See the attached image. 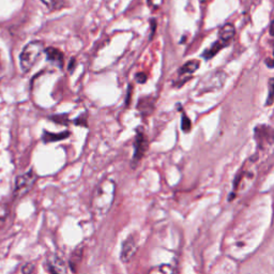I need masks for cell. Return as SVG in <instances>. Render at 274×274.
Returning <instances> with one entry per match:
<instances>
[{
    "label": "cell",
    "instance_id": "obj_19",
    "mask_svg": "<svg viewBox=\"0 0 274 274\" xmlns=\"http://www.w3.org/2000/svg\"><path fill=\"white\" fill-rule=\"evenodd\" d=\"M50 119H53L54 121L58 122V123H63V125H65L68 120H66V117L65 115H61V116H54V117H50Z\"/></svg>",
    "mask_w": 274,
    "mask_h": 274
},
{
    "label": "cell",
    "instance_id": "obj_6",
    "mask_svg": "<svg viewBox=\"0 0 274 274\" xmlns=\"http://www.w3.org/2000/svg\"><path fill=\"white\" fill-rule=\"evenodd\" d=\"M255 178V172H252V166L249 165V167H246V165L242 167L240 173L237 175V177L234 181V191L238 192L241 190H247L250 187L249 182H252Z\"/></svg>",
    "mask_w": 274,
    "mask_h": 274
},
{
    "label": "cell",
    "instance_id": "obj_12",
    "mask_svg": "<svg viewBox=\"0 0 274 274\" xmlns=\"http://www.w3.org/2000/svg\"><path fill=\"white\" fill-rule=\"evenodd\" d=\"M70 136V132L69 131H65L63 132L60 134H55V133H49V132H46L44 131L43 135H42V141L44 143H55V142H58V141H63V139H65L66 137Z\"/></svg>",
    "mask_w": 274,
    "mask_h": 274
},
{
    "label": "cell",
    "instance_id": "obj_8",
    "mask_svg": "<svg viewBox=\"0 0 274 274\" xmlns=\"http://www.w3.org/2000/svg\"><path fill=\"white\" fill-rule=\"evenodd\" d=\"M137 242L133 236H129L127 239L122 242L121 253H120V260L123 263L130 262L137 252Z\"/></svg>",
    "mask_w": 274,
    "mask_h": 274
},
{
    "label": "cell",
    "instance_id": "obj_10",
    "mask_svg": "<svg viewBox=\"0 0 274 274\" xmlns=\"http://www.w3.org/2000/svg\"><path fill=\"white\" fill-rule=\"evenodd\" d=\"M44 53L46 55V59H48L49 63L58 66L59 69L64 68V53L60 49L56 48H48L44 49Z\"/></svg>",
    "mask_w": 274,
    "mask_h": 274
},
{
    "label": "cell",
    "instance_id": "obj_4",
    "mask_svg": "<svg viewBox=\"0 0 274 274\" xmlns=\"http://www.w3.org/2000/svg\"><path fill=\"white\" fill-rule=\"evenodd\" d=\"M38 177L32 169L23 175L18 176L15 180V188H14V197L20 198L29 193L37 181Z\"/></svg>",
    "mask_w": 274,
    "mask_h": 274
},
{
    "label": "cell",
    "instance_id": "obj_3",
    "mask_svg": "<svg viewBox=\"0 0 274 274\" xmlns=\"http://www.w3.org/2000/svg\"><path fill=\"white\" fill-rule=\"evenodd\" d=\"M236 34V28L232 24H225L223 27L220 29L219 32V38L218 41L214 44L211 45V48L205 50L201 57L205 59H211L219 53L221 49L225 48L226 46H228L230 42L234 39Z\"/></svg>",
    "mask_w": 274,
    "mask_h": 274
},
{
    "label": "cell",
    "instance_id": "obj_14",
    "mask_svg": "<svg viewBox=\"0 0 274 274\" xmlns=\"http://www.w3.org/2000/svg\"><path fill=\"white\" fill-rule=\"evenodd\" d=\"M148 274H175V270L170 265H160L152 268Z\"/></svg>",
    "mask_w": 274,
    "mask_h": 274
},
{
    "label": "cell",
    "instance_id": "obj_2",
    "mask_svg": "<svg viewBox=\"0 0 274 274\" xmlns=\"http://www.w3.org/2000/svg\"><path fill=\"white\" fill-rule=\"evenodd\" d=\"M44 44L41 41H32L25 46L19 56L20 69L24 73L32 70L44 53Z\"/></svg>",
    "mask_w": 274,
    "mask_h": 274
},
{
    "label": "cell",
    "instance_id": "obj_13",
    "mask_svg": "<svg viewBox=\"0 0 274 274\" xmlns=\"http://www.w3.org/2000/svg\"><path fill=\"white\" fill-rule=\"evenodd\" d=\"M81 258H82V249L81 247H76L75 251L72 253L71 258L69 260V266H70L72 272H74V273L76 272V268L77 266H79Z\"/></svg>",
    "mask_w": 274,
    "mask_h": 274
},
{
    "label": "cell",
    "instance_id": "obj_7",
    "mask_svg": "<svg viewBox=\"0 0 274 274\" xmlns=\"http://www.w3.org/2000/svg\"><path fill=\"white\" fill-rule=\"evenodd\" d=\"M225 79L226 75L224 72H216V73L208 76L203 81V82H201V86H203L201 90L205 92L219 90L224 86Z\"/></svg>",
    "mask_w": 274,
    "mask_h": 274
},
{
    "label": "cell",
    "instance_id": "obj_9",
    "mask_svg": "<svg viewBox=\"0 0 274 274\" xmlns=\"http://www.w3.org/2000/svg\"><path fill=\"white\" fill-rule=\"evenodd\" d=\"M45 267L49 274H66L65 262L57 255L48 256L45 262Z\"/></svg>",
    "mask_w": 274,
    "mask_h": 274
},
{
    "label": "cell",
    "instance_id": "obj_20",
    "mask_svg": "<svg viewBox=\"0 0 274 274\" xmlns=\"http://www.w3.org/2000/svg\"><path fill=\"white\" fill-rule=\"evenodd\" d=\"M136 81L139 82V84H144V82H146V81H147V75L145 74V73H138L137 75H136Z\"/></svg>",
    "mask_w": 274,
    "mask_h": 274
},
{
    "label": "cell",
    "instance_id": "obj_22",
    "mask_svg": "<svg viewBox=\"0 0 274 274\" xmlns=\"http://www.w3.org/2000/svg\"><path fill=\"white\" fill-rule=\"evenodd\" d=\"M266 63H268V66L269 68H272L273 66V60H272V58H268V59H266Z\"/></svg>",
    "mask_w": 274,
    "mask_h": 274
},
{
    "label": "cell",
    "instance_id": "obj_21",
    "mask_svg": "<svg viewBox=\"0 0 274 274\" xmlns=\"http://www.w3.org/2000/svg\"><path fill=\"white\" fill-rule=\"evenodd\" d=\"M74 66H75V59L72 58V59H71V63H70V65H69V71H70V72H73Z\"/></svg>",
    "mask_w": 274,
    "mask_h": 274
},
{
    "label": "cell",
    "instance_id": "obj_11",
    "mask_svg": "<svg viewBox=\"0 0 274 274\" xmlns=\"http://www.w3.org/2000/svg\"><path fill=\"white\" fill-rule=\"evenodd\" d=\"M199 61L198 60H190L188 63H185L178 71L179 76L193 74L194 72L199 68Z\"/></svg>",
    "mask_w": 274,
    "mask_h": 274
},
{
    "label": "cell",
    "instance_id": "obj_15",
    "mask_svg": "<svg viewBox=\"0 0 274 274\" xmlns=\"http://www.w3.org/2000/svg\"><path fill=\"white\" fill-rule=\"evenodd\" d=\"M46 7H48L51 11H56V10H60L64 7L65 0H41Z\"/></svg>",
    "mask_w": 274,
    "mask_h": 274
},
{
    "label": "cell",
    "instance_id": "obj_5",
    "mask_svg": "<svg viewBox=\"0 0 274 274\" xmlns=\"http://www.w3.org/2000/svg\"><path fill=\"white\" fill-rule=\"evenodd\" d=\"M135 142H134V156L132 160V166L135 168L138 163L142 161V159L145 157L148 150V139L145 135V133L142 131V129L136 130Z\"/></svg>",
    "mask_w": 274,
    "mask_h": 274
},
{
    "label": "cell",
    "instance_id": "obj_16",
    "mask_svg": "<svg viewBox=\"0 0 274 274\" xmlns=\"http://www.w3.org/2000/svg\"><path fill=\"white\" fill-rule=\"evenodd\" d=\"M35 270V266L33 263H26L25 266L22 268V273L23 274H33Z\"/></svg>",
    "mask_w": 274,
    "mask_h": 274
},
{
    "label": "cell",
    "instance_id": "obj_18",
    "mask_svg": "<svg viewBox=\"0 0 274 274\" xmlns=\"http://www.w3.org/2000/svg\"><path fill=\"white\" fill-rule=\"evenodd\" d=\"M273 80L270 79L269 81V97H268V102L266 103V105H271L273 102V97H272V94H273Z\"/></svg>",
    "mask_w": 274,
    "mask_h": 274
},
{
    "label": "cell",
    "instance_id": "obj_1",
    "mask_svg": "<svg viewBox=\"0 0 274 274\" xmlns=\"http://www.w3.org/2000/svg\"><path fill=\"white\" fill-rule=\"evenodd\" d=\"M116 183L112 179H104L97 184L91 196L90 208L96 219H102L111 211L115 201Z\"/></svg>",
    "mask_w": 274,
    "mask_h": 274
},
{
    "label": "cell",
    "instance_id": "obj_17",
    "mask_svg": "<svg viewBox=\"0 0 274 274\" xmlns=\"http://www.w3.org/2000/svg\"><path fill=\"white\" fill-rule=\"evenodd\" d=\"M181 123H182V130L184 132H189L191 130V120L185 115L182 116V122Z\"/></svg>",
    "mask_w": 274,
    "mask_h": 274
}]
</instances>
